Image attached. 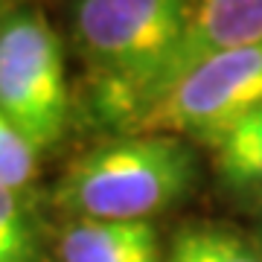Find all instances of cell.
I'll return each instance as SVG.
<instances>
[{
    "label": "cell",
    "instance_id": "1",
    "mask_svg": "<svg viewBox=\"0 0 262 262\" xmlns=\"http://www.w3.org/2000/svg\"><path fill=\"white\" fill-rule=\"evenodd\" d=\"M189 0H79L76 35L128 120L158 94L192 24Z\"/></svg>",
    "mask_w": 262,
    "mask_h": 262
},
{
    "label": "cell",
    "instance_id": "2",
    "mask_svg": "<svg viewBox=\"0 0 262 262\" xmlns=\"http://www.w3.org/2000/svg\"><path fill=\"white\" fill-rule=\"evenodd\" d=\"M195 155L175 134H131L96 146L67 169L58 201L94 222H149L184 198Z\"/></svg>",
    "mask_w": 262,
    "mask_h": 262
},
{
    "label": "cell",
    "instance_id": "3",
    "mask_svg": "<svg viewBox=\"0 0 262 262\" xmlns=\"http://www.w3.org/2000/svg\"><path fill=\"white\" fill-rule=\"evenodd\" d=\"M262 108V41L225 50L155 96L128 120L137 134H195L201 140Z\"/></svg>",
    "mask_w": 262,
    "mask_h": 262
},
{
    "label": "cell",
    "instance_id": "4",
    "mask_svg": "<svg viewBox=\"0 0 262 262\" xmlns=\"http://www.w3.org/2000/svg\"><path fill=\"white\" fill-rule=\"evenodd\" d=\"M0 111L35 151L61 137L67 82L61 44L35 12H15L0 24Z\"/></svg>",
    "mask_w": 262,
    "mask_h": 262
},
{
    "label": "cell",
    "instance_id": "5",
    "mask_svg": "<svg viewBox=\"0 0 262 262\" xmlns=\"http://www.w3.org/2000/svg\"><path fill=\"white\" fill-rule=\"evenodd\" d=\"M256 41H262V0H198L187 44L155 96H160L166 88H172L207 58L219 56L225 50L248 47Z\"/></svg>",
    "mask_w": 262,
    "mask_h": 262
},
{
    "label": "cell",
    "instance_id": "6",
    "mask_svg": "<svg viewBox=\"0 0 262 262\" xmlns=\"http://www.w3.org/2000/svg\"><path fill=\"white\" fill-rule=\"evenodd\" d=\"M61 262H160L151 222H94L84 219L61 236Z\"/></svg>",
    "mask_w": 262,
    "mask_h": 262
},
{
    "label": "cell",
    "instance_id": "7",
    "mask_svg": "<svg viewBox=\"0 0 262 262\" xmlns=\"http://www.w3.org/2000/svg\"><path fill=\"white\" fill-rule=\"evenodd\" d=\"M207 143L215 149L219 172L233 187L262 189V108L215 131Z\"/></svg>",
    "mask_w": 262,
    "mask_h": 262
},
{
    "label": "cell",
    "instance_id": "8",
    "mask_svg": "<svg viewBox=\"0 0 262 262\" xmlns=\"http://www.w3.org/2000/svg\"><path fill=\"white\" fill-rule=\"evenodd\" d=\"M169 262H262V256L227 230L184 227L172 239Z\"/></svg>",
    "mask_w": 262,
    "mask_h": 262
},
{
    "label": "cell",
    "instance_id": "9",
    "mask_svg": "<svg viewBox=\"0 0 262 262\" xmlns=\"http://www.w3.org/2000/svg\"><path fill=\"white\" fill-rule=\"evenodd\" d=\"M35 146L0 111V187L20 189L35 175Z\"/></svg>",
    "mask_w": 262,
    "mask_h": 262
},
{
    "label": "cell",
    "instance_id": "10",
    "mask_svg": "<svg viewBox=\"0 0 262 262\" xmlns=\"http://www.w3.org/2000/svg\"><path fill=\"white\" fill-rule=\"evenodd\" d=\"M0 262H35V236L15 192L0 187Z\"/></svg>",
    "mask_w": 262,
    "mask_h": 262
},
{
    "label": "cell",
    "instance_id": "11",
    "mask_svg": "<svg viewBox=\"0 0 262 262\" xmlns=\"http://www.w3.org/2000/svg\"><path fill=\"white\" fill-rule=\"evenodd\" d=\"M15 3H18V0H0V24L15 15Z\"/></svg>",
    "mask_w": 262,
    "mask_h": 262
}]
</instances>
